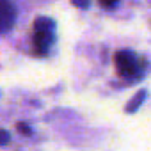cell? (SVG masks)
Here are the masks:
<instances>
[{"label": "cell", "instance_id": "1", "mask_svg": "<svg viewBox=\"0 0 151 151\" xmlns=\"http://www.w3.org/2000/svg\"><path fill=\"white\" fill-rule=\"evenodd\" d=\"M53 34H55V23L53 20L41 16L34 22V52L37 55H46L52 43H53Z\"/></svg>", "mask_w": 151, "mask_h": 151}, {"label": "cell", "instance_id": "2", "mask_svg": "<svg viewBox=\"0 0 151 151\" xmlns=\"http://www.w3.org/2000/svg\"><path fill=\"white\" fill-rule=\"evenodd\" d=\"M114 60H116V69H117V73L123 78H137L140 75L142 66H140L139 57L133 52L121 50V52L116 53Z\"/></svg>", "mask_w": 151, "mask_h": 151}, {"label": "cell", "instance_id": "3", "mask_svg": "<svg viewBox=\"0 0 151 151\" xmlns=\"http://www.w3.org/2000/svg\"><path fill=\"white\" fill-rule=\"evenodd\" d=\"M16 20V7L11 0H0V34L7 32Z\"/></svg>", "mask_w": 151, "mask_h": 151}, {"label": "cell", "instance_id": "4", "mask_svg": "<svg viewBox=\"0 0 151 151\" xmlns=\"http://www.w3.org/2000/svg\"><path fill=\"white\" fill-rule=\"evenodd\" d=\"M144 98H146V91H140V93H139V94L133 98V101H132V103L126 107V110H128V112H135V110L139 109L140 101H144Z\"/></svg>", "mask_w": 151, "mask_h": 151}, {"label": "cell", "instance_id": "5", "mask_svg": "<svg viewBox=\"0 0 151 151\" xmlns=\"http://www.w3.org/2000/svg\"><path fill=\"white\" fill-rule=\"evenodd\" d=\"M98 2L103 6V7H107V9H110V7H114V6H117V2L119 0H98Z\"/></svg>", "mask_w": 151, "mask_h": 151}, {"label": "cell", "instance_id": "6", "mask_svg": "<svg viewBox=\"0 0 151 151\" xmlns=\"http://www.w3.org/2000/svg\"><path fill=\"white\" fill-rule=\"evenodd\" d=\"M18 132L20 133H25V135H30V128L25 123H18Z\"/></svg>", "mask_w": 151, "mask_h": 151}, {"label": "cell", "instance_id": "7", "mask_svg": "<svg viewBox=\"0 0 151 151\" xmlns=\"http://www.w3.org/2000/svg\"><path fill=\"white\" fill-rule=\"evenodd\" d=\"M9 140V133L4 132V130H0V144H6Z\"/></svg>", "mask_w": 151, "mask_h": 151}, {"label": "cell", "instance_id": "8", "mask_svg": "<svg viewBox=\"0 0 151 151\" xmlns=\"http://www.w3.org/2000/svg\"><path fill=\"white\" fill-rule=\"evenodd\" d=\"M73 4L77 7H87L89 6V0H73Z\"/></svg>", "mask_w": 151, "mask_h": 151}]
</instances>
